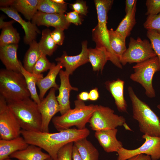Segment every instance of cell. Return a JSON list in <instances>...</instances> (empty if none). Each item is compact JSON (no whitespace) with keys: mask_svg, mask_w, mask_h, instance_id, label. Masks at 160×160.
Masks as SVG:
<instances>
[{"mask_svg":"<svg viewBox=\"0 0 160 160\" xmlns=\"http://www.w3.org/2000/svg\"><path fill=\"white\" fill-rule=\"evenodd\" d=\"M89 130L69 128L51 133L42 132L28 131L21 129V133L26 142L41 148L46 151L53 160H57V153L65 145L81 139L87 138Z\"/></svg>","mask_w":160,"mask_h":160,"instance_id":"1","label":"cell"},{"mask_svg":"<svg viewBox=\"0 0 160 160\" xmlns=\"http://www.w3.org/2000/svg\"><path fill=\"white\" fill-rule=\"evenodd\" d=\"M98 20L97 25L92 31V39L96 47L105 48L110 57L109 60L118 68L122 69L119 60L114 54L110 44L108 29L107 27L108 13L113 4V0H95Z\"/></svg>","mask_w":160,"mask_h":160,"instance_id":"2","label":"cell"},{"mask_svg":"<svg viewBox=\"0 0 160 160\" xmlns=\"http://www.w3.org/2000/svg\"><path fill=\"white\" fill-rule=\"evenodd\" d=\"M128 93L131 101L133 117L138 123L140 131L145 135L160 137V119L145 102L141 100L132 88L129 86Z\"/></svg>","mask_w":160,"mask_h":160,"instance_id":"3","label":"cell"},{"mask_svg":"<svg viewBox=\"0 0 160 160\" xmlns=\"http://www.w3.org/2000/svg\"><path fill=\"white\" fill-rule=\"evenodd\" d=\"M7 102L22 129L41 132L42 118L37 103L29 97Z\"/></svg>","mask_w":160,"mask_h":160,"instance_id":"4","label":"cell"},{"mask_svg":"<svg viewBox=\"0 0 160 160\" xmlns=\"http://www.w3.org/2000/svg\"><path fill=\"white\" fill-rule=\"evenodd\" d=\"M75 107L60 116H54L52 122L58 131L67 129L72 126L78 129L86 128V125L89 120L96 108V105H86L84 101L78 99L74 102Z\"/></svg>","mask_w":160,"mask_h":160,"instance_id":"5","label":"cell"},{"mask_svg":"<svg viewBox=\"0 0 160 160\" xmlns=\"http://www.w3.org/2000/svg\"><path fill=\"white\" fill-rule=\"evenodd\" d=\"M0 94L7 102L23 100L31 97L21 73L6 69L0 70Z\"/></svg>","mask_w":160,"mask_h":160,"instance_id":"6","label":"cell"},{"mask_svg":"<svg viewBox=\"0 0 160 160\" xmlns=\"http://www.w3.org/2000/svg\"><path fill=\"white\" fill-rule=\"evenodd\" d=\"M132 68L134 72L130 75V79L142 86L147 97L151 98L155 97L152 80L155 73L160 71V64L158 57L156 56L137 63Z\"/></svg>","mask_w":160,"mask_h":160,"instance_id":"7","label":"cell"},{"mask_svg":"<svg viewBox=\"0 0 160 160\" xmlns=\"http://www.w3.org/2000/svg\"><path fill=\"white\" fill-rule=\"evenodd\" d=\"M89 123L91 129L95 131L116 128L122 126L126 129L132 130L126 124L123 116L115 114L114 111L109 107L102 105H96Z\"/></svg>","mask_w":160,"mask_h":160,"instance_id":"8","label":"cell"},{"mask_svg":"<svg viewBox=\"0 0 160 160\" xmlns=\"http://www.w3.org/2000/svg\"><path fill=\"white\" fill-rule=\"evenodd\" d=\"M156 56L150 42L146 39L130 38L128 47L122 55L120 62L122 66L127 63H138Z\"/></svg>","mask_w":160,"mask_h":160,"instance_id":"9","label":"cell"},{"mask_svg":"<svg viewBox=\"0 0 160 160\" xmlns=\"http://www.w3.org/2000/svg\"><path fill=\"white\" fill-rule=\"evenodd\" d=\"M21 127L6 100L0 95V138L9 140L20 136Z\"/></svg>","mask_w":160,"mask_h":160,"instance_id":"10","label":"cell"},{"mask_svg":"<svg viewBox=\"0 0 160 160\" xmlns=\"http://www.w3.org/2000/svg\"><path fill=\"white\" fill-rule=\"evenodd\" d=\"M142 138L145 141L137 148L129 150L123 147L121 148L117 152V160H127L134 156L141 154L150 156L152 160L160 159V137L144 134Z\"/></svg>","mask_w":160,"mask_h":160,"instance_id":"11","label":"cell"},{"mask_svg":"<svg viewBox=\"0 0 160 160\" xmlns=\"http://www.w3.org/2000/svg\"><path fill=\"white\" fill-rule=\"evenodd\" d=\"M56 89L51 88L47 96L38 105L42 118L41 132H49L50 122L55 115L60 111V107L55 95Z\"/></svg>","mask_w":160,"mask_h":160,"instance_id":"12","label":"cell"},{"mask_svg":"<svg viewBox=\"0 0 160 160\" xmlns=\"http://www.w3.org/2000/svg\"><path fill=\"white\" fill-rule=\"evenodd\" d=\"M87 41L82 42L81 52L78 55L73 56L68 55L64 51L62 55L55 59V60L60 63L63 67L65 68V72L69 75H72L73 71L79 66L89 62Z\"/></svg>","mask_w":160,"mask_h":160,"instance_id":"13","label":"cell"},{"mask_svg":"<svg viewBox=\"0 0 160 160\" xmlns=\"http://www.w3.org/2000/svg\"><path fill=\"white\" fill-rule=\"evenodd\" d=\"M36 25L50 26L55 28L67 29L70 23L67 20L65 15L60 13H47L38 11L32 20Z\"/></svg>","mask_w":160,"mask_h":160,"instance_id":"14","label":"cell"},{"mask_svg":"<svg viewBox=\"0 0 160 160\" xmlns=\"http://www.w3.org/2000/svg\"><path fill=\"white\" fill-rule=\"evenodd\" d=\"M0 9L8 17L21 25L25 33L24 41L25 44H29L32 41L35 40L37 34L41 33L35 24L30 21L27 22L23 19L18 12L12 7H0Z\"/></svg>","mask_w":160,"mask_h":160,"instance_id":"15","label":"cell"},{"mask_svg":"<svg viewBox=\"0 0 160 160\" xmlns=\"http://www.w3.org/2000/svg\"><path fill=\"white\" fill-rule=\"evenodd\" d=\"M59 75L60 84L58 89L59 94L56 97L60 107V112L61 115H62L71 109L69 100L70 91L72 90L77 91L78 89L71 85L69 81V75L65 71L61 69Z\"/></svg>","mask_w":160,"mask_h":160,"instance_id":"16","label":"cell"},{"mask_svg":"<svg viewBox=\"0 0 160 160\" xmlns=\"http://www.w3.org/2000/svg\"><path fill=\"white\" fill-rule=\"evenodd\" d=\"M118 131L117 129L114 128L95 131V136L105 152L117 153L123 147L122 143L116 138Z\"/></svg>","mask_w":160,"mask_h":160,"instance_id":"17","label":"cell"},{"mask_svg":"<svg viewBox=\"0 0 160 160\" xmlns=\"http://www.w3.org/2000/svg\"><path fill=\"white\" fill-rule=\"evenodd\" d=\"M18 47L17 44L0 47V59L6 69L21 73V62L18 60L17 56Z\"/></svg>","mask_w":160,"mask_h":160,"instance_id":"18","label":"cell"},{"mask_svg":"<svg viewBox=\"0 0 160 160\" xmlns=\"http://www.w3.org/2000/svg\"><path fill=\"white\" fill-rule=\"evenodd\" d=\"M63 67L59 62H58L56 65L53 63L46 76L37 81L36 85L39 89V96L41 100L43 99L46 93L49 89L55 88L57 90L58 89L59 86L56 83V79Z\"/></svg>","mask_w":160,"mask_h":160,"instance_id":"19","label":"cell"},{"mask_svg":"<svg viewBox=\"0 0 160 160\" xmlns=\"http://www.w3.org/2000/svg\"><path fill=\"white\" fill-rule=\"evenodd\" d=\"M124 84L123 80L118 79L106 82L105 85L114 100L118 110L120 112L127 113V105L124 96Z\"/></svg>","mask_w":160,"mask_h":160,"instance_id":"20","label":"cell"},{"mask_svg":"<svg viewBox=\"0 0 160 160\" xmlns=\"http://www.w3.org/2000/svg\"><path fill=\"white\" fill-rule=\"evenodd\" d=\"M29 145L24 138L20 136L9 140H0V160H5L17 151L26 148Z\"/></svg>","mask_w":160,"mask_h":160,"instance_id":"21","label":"cell"},{"mask_svg":"<svg viewBox=\"0 0 160 160\" xmlns=\"http://www.w3.org/2000/svg\"><path fill=\"white\" fill-rule=\"evenodd\" d=\"M15 21L13 20L6 22L2 17H0V28L2 30L0 36V47L18 43L20 34L12 25Z\"/></svg>","mask_w":160,"mask_h":160,"instance_id":"22","label":"cell"},{"mask_svg":"<svg viewBox=\"0 0 160 160\" xmlns=\"http://www.w3.org/2000/svg\"><path fill=\"white\" fill-rule=\"evenodd\" d=\"M50 157L48 153L43 152L41 148L33 145H29L25 149L16 151L9 156L18 160H45Z\"/></svg>","mask_w":160,"mask_h":160,"instance_id":"23","label":"cell"},{"mask_svg":"<svg viewBox=\"0 0 160 160\" xmlns=\"http://www.w3.org/2000/svg\"><path fill=\"white\" fill-rule=\"evenodd\" d=\"M88 57L93 71L101 72L107 61L110 60L108 52L103 48L88 49Z\"/></svg>","mask_w":160,"mask_h":160,"instance_id":"24","label":"cell"},{"mask_svg":"<svg viewBox=\"0 0 160 160\" xmlns=\"http://www.w3.org/2000/svg\"><path fill=\"white\" fill-rule=\"evenodd\" d=\"M73 143L82 160H99V151L87 138L77 140Z\"/></svg>","mask_w":160,"mask_h":160,"instance_id":"25","label":"cell"},{"mask_svg":"<svg viewBox=\"0 0 160 160\" xmlns=\"http://www.w3.org/2000/svg\"><path fill=\"white\" fill-rule=\"evenodd\" d=\"M39 0H15L12 7L28 20H32L38 11Z\"/></svg>","mask_w":160,"mask_h":160,"instance_id":"26","label":"cell"},{"mask_svg":"<svg viewBox=\"0 0 160 160\" xmlns=\"http://www.w3.org/2000/svg\"><path fill=\"white\" fill-rule=\"evenodd\" d=\"M108 33L111 47L120 61L122 55L127 49L126 44V38L112 28L108 30Z\"/></svg>","mask_w":160,"mask_h":160,"instance_id":"27","label":"cell"},{"mask_svg":"<svg viewBox=\"0 0 160 160\" xmlns=\"http://www.w3.org/2000/svg\"><path fill=\"white\" fill-rule=\"evenodd\" d=\"M20 68L21 73L25 79L28 89L31 94V98L37 104H39L41 100L37 92L36 85L39 79L44 77L43 74L42 73L36 74L27 71L23 67L21 62Z\"/></svg>","mask_w":160,"mask_h":160,"instance_id":"28","label":"cell"},{"mask_svg":"<svg viewBox=\"0 0 160 160\" xmlns=\"http://www.w3.org/2000/svg\"><path fill=\"white\" fill-rule=\"evenodd\" d=\"M137 2L132 9L125 15L115 30L117 32L126 38L130 35L131 31L136 23L135 15Z\"/></svg>","mask_w":160,"mask_h":160,"instance_id":"29","label":"cell"},{"mask_svg":"<svg viewBox=\"0 0 160 160\" xmlns=\"http://www.w3.org/2000/svg\"><path fill=\"white\" fill-rule=\"evenodd\" d=\"M29 45V48L24 59L23 66L26 71L32 73L33 67L41 53L39 49L38 43L35 40L32 41Z\"/></svg>","mask_w":160,"mask_h":160,"instance_id":"30","label":"cell"},{"mask_svg":"<svg viewBox=\"0 0 160 160\" xmlns=\"http://www.w3.org/2000/svg\"><path fill=\"white\" fill-rule=\"evenodd\" d=\"M51 32L49 28L43 30L41 39L38 43L41 53L46 56H51L57 47L51 37Z\"/></svg>","mask_w":160,"mask_h":160,"instance_id":"31","label":"cell"},{"mask_svg":"<svg viewBox=\"0 0 160 160\" xmlns=\"http://www.w3.org/2000/svg\"><path fill=\"white\" fill-rule=\"evenodd\" d=\"M67 8L66 3L57 4L52 0H39L38 10L47 13L64 14Z\"/></svg>","mask_w":160,"mask_h":160,"instance_id":"32","label":"cell"},{"mask_svg":"<svg viewBox=\"0 0 160 160\" xmlns=\"http://www.w3.org/2000/svg\"><path fill=\"white\" fill-rule=\"evenodd\" d=\"M52 63H50L47 59L46 55L41 53L40 57L34 65L32 73L39 74L49 70Z\"/></svg>","mask_w":160,"mask_h":160,"instance_id":"33","label":"cell"},{"mask_svg":"<svg viewBox=\"0 0 160 160\" xmlns=\"http://www.w3.org/2000/svg\"><path fill=\"white\" fill-rule=\"evenodd\" d=\"M146 36L152 48L158 57L160 64V34L152 30H147Z\"/></svg>","mask_w":160,"mask_h":160,"instance_id":"34","label":"cell"},{"mask_svg":"<svg viewBox=\"0 0 160 160\" xmlns=\"http://www.w3.org/2000/svg\"><path fill=\"white\" fill-rule=\"evenodd\" d=\"M143 26L147 30H154L160 34V13L157 15L147 16Z\"/></svg>","mask_w":160,"mask_h":160,"instance_id":"35","label":"cell"},{"mask_svg":"<svg viewBox=\"0 0 160 160\" xmlns=\"http://www.w3.org/2000/svg\"><path fill=\"white\" fill-rule=\"evenodd\" d=\"M73 142L70 143L61 148L58 151L57 160H72V155Z\"/></svg>","mask_w":160,"mask_h":160,"instance_id":"36","label":"cell"},{"mask_svg":"<svg viewBox=\"0 0 160 160\" xmlns=\"http://www.w3.org/2000/svg\"><path fill=\"white\" fill-rule=\"evenodd\" d=\"M145 5L147 8L146 15H155L160 13V0H147Z\"/></svg>","mask_w":160,"mask_h":160,"instance_id":"37","label":"cell"},{"mask_svg":"<svg viewBox=\"0 0 160 160\" xmlns=\"http://www.w3.org/2000/svg\"><path fill=\"white\" fill-rule=\"evenodd\" d=\"M64 30L59 28H55L51 32V37L55 43L58 45H62L65 38Z\"/></svg>","mask_w":160,"mask_h":160,"instance_id":"38","label":"cell"},{"mask_svg":"<svg viewBox=\"0 0 160 160\" xmlns=\"http://www.w3.org/2000/svg\"><path fill=\"white\" fill-rule=\"evenodd\" d=\"M72 9L79 14L86 15L88 12V7L85 1L77 0L75 3L71 4Z\"/></svg>","mask_w":160,"mask_h":160,"instance_id":"39","label":"cell"},{"mask_svg":"<svg viewBox=\"0 0 160 160\" xmlns=\"http://www.w3.org/2000/svg\"><path fill=\"white\" fill-rule=\"evenodd\" d=\"M77 12L73 11L67 13L65 17L67 21L70 23H73L76 25L82 24V19Z\"/></svg>","mask_w":160,"mask_h":160,"instance_id":"40","label":"cell"},{"mask_svg":"<svg viewBox=\"0 0 160 160\" xmlns=\"http://www.w3.org/2000/svg\"><path fill=\"white\" fill-rule=\"evenodd\" d=\"M136 2H137L136 0H126L125 1V11L126 14L132 9Z\"/></svg>","mask_w":160,"mask_h":160,"instance_id":"41","label":"cell"},{"mask_svg":"<svg viewBox=\"0 0 160 160\" xmlns=\"http://www.w3.org/2000/svg\"><path fill=\"white\" fill-rule=\"evenodd\" d=\"M89 100L91 101H95L99 97V94L96 88L92 89L89 93Z\"/></svg>","mask_w":160,"mask_h":160,"instance_id":"42","label":"cell"},{"mask_svg":"<svg viewBox=\"0 0 160 160\" xmlns=\"http://www.w3.org/2000/svg\"><path fill=\"white\" fill-rule=\"evenodd\" d=\"M127 160H151V159L150 156L141 154L134 156Z\"/></svg>","mask_w":160,"mask_h":160,"instance_id":"43","label":"cell"},{"mask_svg":"<svg viewBox=\"0 0 160 160\" xmlns=\"http://www.w3.org/2000/svg\"><path fill=\"white\" fill-rule=\"evenodd\" d=\"M15 0H1L0 6L2 7H12L14 3Z\"/></svg>","mask_w":160,"mask_h":160,"instance_id":"44","label":"cell"},{"mask_svg":"<svg viewBox=\"0 0 160 160\" xmlns=\"http://www.w3.org/2000/svg\"><path fill=\"white\" fill-rule=\"evenodd\" d=\"M72 160H82L76 147L74 145L73 148Z\"/></svg>","mask_w":160,"mask_h":160,"instance_id":"45","label":"cell"},{"mask_svg":"<svg viewBox=\"0 0 160 160\" xmlns=\"http://www.w3.org/2000/svg\"><path fill=\"white\" fill-rule=\"evenodd\" d=\"M78 99L84 101L89 100V93L86 92H83L80 93L78 95Z\"/></svg>","mask_w":160,"mask_h":160,"instance_id":"46","label":"cell"},{"mask_svg":"<svg viewBox=\"0 0 160 160\" xmlns=\"http://www.w3.org/2000/svg\"><path fill=\"white\" fill-rule=\"evenodd\" d=\"M54 2L59 4H63L66 3L63 0H52Z\"/></svg>","mask_w":160,"mask_h":160,"instance_id":"47","label":"cell"},{"mask_svg":"<svg viewBox=\"0 0 160 160\" xmlns=\"http://www.w3.org/2000/svg\"><path fill=\"white\" fill-rule=\"evenodd\" d=\"M45 160H53L51 157H50L46 159Z\"/></svg>","mask_w":160,"mask_h":160,"instance_id":"48","label":"cell"},{"mask_svg":"<svg viewBox=\"0 0 160 160\" xmlns=\"http://www.w3.org/2000/svg\"><path fill=\"white\" fill-rule=\"evenodd\" d=\"M157 107L158 108V109L159 110L160 112V104H159L157 106Z\"/></svg>","mask_w":160,"mask_h":160,"instance_id":"49","label":"cell"},{"mask_svg":"<svg viewBox=\"0 0 160 160\" xmlns=\"http://www.w3.org/2000/svg\"><path fill=\"white\" fill-rule=\"evenodd\" d=\"M5 160H14L12 159H11L10 158H7Z\"/></svg>","mask_w":160,"mask_h":160,"instance_id":"50","label":"cell"}]
</instances>
